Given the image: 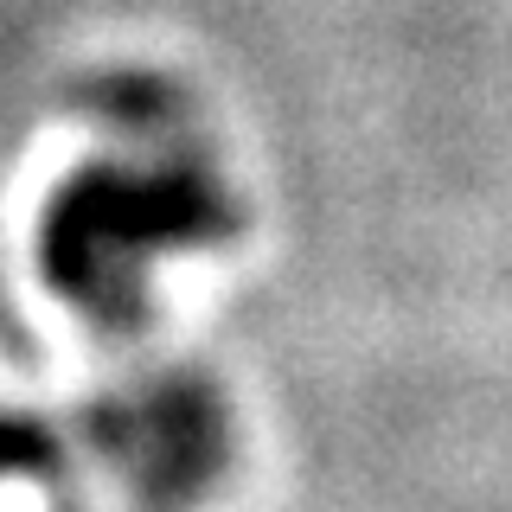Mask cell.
Segmentation results:
<instances>
[{"label":"cell","instance_id":"7a4b0ae2","mask_svg":"<svg viewBox=\"0 0 512 512\" xmlns=\"http://www.w3.org/2000/svg\"><path fill=\"white\" fill-rule=\"evenodd\" d=\"M135 429L116 468L128 474L135 500L148 512H186L199 493H212L231 455V423H224V397L199 372H167L141 397H128Z\"/></svg>","mask_w":512,"mask_h":512},{"label":"cell","instance_id":"5b68a950","mask_svg":"<svg viewBox=\"0 0 512 512\" xmlns=\"http://www.w3.org/2000/svg\"><path fill=\"white\" fill-rule=\"evenodd\" d=\"M64 512H77V506H64Z\"/></svg>","mask_w":512,"mask_h":512},{"label":"cell","instance_id":"277c9868","mask_svg":"<svg viewBox=\"0 0 512 512\" xmlns=\"http://www.w3.org/2000/svg\"><path fill=\"white\" fill-rule=\"evenodd\" d=\"M0 480H39V487L71 480V448L45 416L0 410Z\"/></svg>","mask_w":512,"mask_h":512},{"label":"cell","instance_id":"3957f363","mask_svg":"<svg viewBox=\"0 0 512 512\" xmlns=\"http://www.w3.org/2000/svg\"><path fill=\"white\" fill-rule=\"evenodd\" d=\"M71 103L84 109V116H103L109 128L154 135V141L186 135V116H192V103L167 84V77H154V71H103V77H84V84L71 90Z\"/></svg>","mask_w":512,"mask_h":512},{"label":"cell","instance_id":"6da1fadb","mask_svg":"<svg viewBox=\"0 0 512 512\" xmlns=\"http://www.w3.org/2000/svg\"><path fill=\"white\" fill-rule=\"evenodd\" d=\"M237 199L224 192L212 160L173 148L154 167L90 160L52 192L39 218V276L71 301L90 327L135 333L148 320L141 263L186 244L237 237Z\"/></svg>","mask_w":512,"mask_h":512}]
</instances>
